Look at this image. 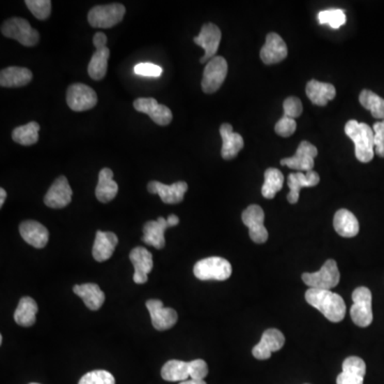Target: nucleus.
<instances>
[{"label": "nucleus", "mask_w": 384, "mask_h": 384, "mask_svg": "<svg viewBox=\"0 0 384 384\" xmlns=\"http://www.w3.org/2000/svg\"><path fill=\"white\" fill-rule=\"evenodd\" d=\"M3 335H0V344H3Z\"/></svg>", "instance_id": "48"}, {"label": "nucleus", "mask_w": 384, "mask_h": 384, "mask_svg": "<svg viewBox=\"0 0 384 384\" xmlns=\"http://www.w3.org/2000/svg\"><path fill=\"white\" fill-rule=\"evenodd\" d=\"M345 133L355 143V157L361 163L373 161L375 155V135L373 128L367 123L350 120L346 123Z\"/></svg>", "instance_id": "2"}, {"label": "nucleus", "mask_w": 384, "mask_h": 384, "mask_svg": "<svg viewBox=\"0 0 384 384\" xmlns=\"http://www.w3.org/2000/svg\"><path fill=\"white\" fill-rule=\"evenodd\" d=\"M221 36V30L219 29V27L215 24L208 23L203 25L199 36L193 38V42L205 50V54L200 59L201 64H206L215 58L216 54L219 50Z\"/></svg>", "instance_id": "12"}, {"label": "nucleus", "mask_w": 384, "mask_h": 384, "mask_svg": "<svg viewBox=\"0 0 384 384\" xmlns=\"http://www.w3.org/2000/svg\"><path fill=\"white\" fill-rule=\"evenodd\" d=\"M1 34L6 38L15 40L26 47L36 46L40 41L38 30L30 26L29 22L21 17H12L3 22L1 25Z\"/></svg>", "instance_id": "3"}, {"label": "nucleus", "mask_w": 384, "mask_h": 384, "mask_svg": "<svg viewBox=\"0 0 384 384\" xmlns=\"http://www.w3.org/2000/svg\"><path fill=\"white\" fill-rule=\"evenodd\" d=\"M20 234L30 246L42 249L47 244L50 233L47 228L34 220H27L20 224Z\"/></svg>", "instance_id": "23"}, {"label": "nucleus", "mask_w": 384, "mask_h": 384, "mask_svg": "<svg viewBox=\"0 0 384 384\" xmlns=\"http://www.w3.org/2000/svg\"><path fill=\"white\" fill-rule=\"evenodd\" d=\"M169 228H171V226L168 220L163 217H159L156 221L147 222L143 226V242L158 250L165 248V232Z\"/></svg>", "instance_id": "26"}, {"label": "nucleus", "mask_w": 384, "mask_h": 384, "mask_svg": "<svg viewBox=\"0 0 384 384\" xmlns=\"http://www.w3.org/2000/svg\"><path fill=\"white\" fill-rule=\"evenodd\" d=\"M25 3L32 15L40 21H45L52 13L50 0H26Z\"/></svg>", "instance_id": "38"}, {"label": "nucleus", "mask_w": 384, "mask_h": 384, "mask_svg": "<svg viewBox=\"0 0 384 384\" xmlns=\"http://www.w3.org/2000/svg\"><path fill=\"white\" fill-rule=\"evenodd\" d=\"M320 177L314 170L309 172H297L292 173L288 177L287 185L290 187V193L287 195V200L290 204H296L300 197V190L302 188L315 187L318 185Z\"/></svg>", "instance_id": "21"}, {"label": "nucleus", "mask_w": 384, "mask_h": 384, "mask_svg": "<svg viewBox=\"0 0 384 384\" xmlns=\"http://www.w3.org/2000/svg\"><path fill=\"white\" fill-rule=\"evenodd\" d=\"M179 384H207L204 380H186V381L181 382Z\"/></svg>", "instance_id": "47"}, {"label": "nucleus", "mask_w": 384, "mask_h": 384, "mask_svg": "<svg viewBox=\"0 0 384 384\" xmlns=\"http://www.w3.org/2000/svg\"><path fill=\"white\" fill-rule=\"evenodd\" d=\"M78 384H115V379L109 371H93L86 374Z\"/></svg>", "instance_id": "39"}, {"label": "nucleus", "mask_w": 384, "mask_h": 384, "mask_svg": "<svg viewBox=\"0 0 384 384\" xmlns=\"http://www.w3.org/2000/svg\"><path fill=\"white\" fill-rule=\"evenodd\" d=\"M133 72L137 75L147 77H159L163 74V68L157 64H139L133 68Z\"/></svg>", "instance_id": "44"}, {"label": "nucleus", "mask_w": 384, "mask_h": 384, "mask_svg": "<svg viewBox=\"0 0 384 384\" xmlns=\"http://www.w3.org/2000/svg\"><path fill=\"white\" fill-rule=\"evenodd\" d=\"M118 236L112 232H102L98 230L93 244V258L96 262H106L112 256L115 248L118 246Z\"/></svg>", "instance_id": "25"}, {"label": "nucleus", "mask_w": 384, "mask_h": 384, "mask_svg": "<svg viewBox=\"0 0 384 384\" xmlns=\"http://www.w3.org/2000/svg\"><path fill=\"white\" fill-rule=\"evenodd\" d=\"M360 103L364 108L371 111L375 119L384 121V100L369 90H363L360 94Z\"/></svg>", "instance_id": "36"}, {"label": "nucleus", "mask_w": 384, "mask_h": 384, "mask_svg": "<svg viewBox=\"0 0 384 384\" xmlns=\"http://www.w3.org/2000/svg\"><path fill=\"white\" fill-rule=\"evenodd\" d=\"M318 21L321 25H328L333 29H339L346 24L345 11L341 9L325 10L319 12Z\"/></svg>", "instance_id": "37"}, {"label": "nucleus", "mask_w": 384, "mask_h": 384, "mask_svg": "<svg viewBox=\"0 0 384 384\" xmlns=\"http://www.w3.org/2000/svg\"><path fill=\"white\" fill-rule=\"evenodd\" d=\"M367 364L361 357H349L343 362V371L337 376V384H363Z\"/></svg>", "instance_id": "22"}, {"label": "nucleus", "mask_w": 384, "mask_h": 384, "mask_svg": "<svg viewBox=\"0 0 384 384\" xmlns=\"http://www.w3.org/2000/svg\"><path fill=\"white\" fill-rule=\"evenodd\" d=\"M228 62L223 57L216 56L206 64L202 78V90L206 94H213L219 90L228 75Z\"/></svg>", "instance_id": "9"}, {"label": "nucleus", "mask_w": 384, "mask_h": 384, "mask_svg": "<svg viewBox=\"0 0 384 384\" xmlns=\"http://www.w3.org/2000/svg\"><path fill=\"white\" fill-rule=\"evenodd\" d=\"M274 129H276V133H278L279 136L284 137V138H287V137H290L292 136L293 133L296 131V120H294V119L285 118V117H283L282 119H280V120L278 121V123H276Z\"/></svg>", "instance_id": "41"}, {"label": "nucleus", "mask_w": 384, "mask_h": 384, "mask_svg": "<svg viewBox=\"0 0 384 384\" xmlns=\"http://www.w3.org/2000/svg\"><path fill=\"white\" fill-rule=\"evenodd\" d=\"M374 135H375V153L378 156L384 157V121L374 124Z\"/></svg>", "instance_id": "43"}, {"label": "nucleus", "mask_w": 384, "mask_h": 384, "mask_svg": "<svg viewBox=\"0 0 384 384\" xmlns=\"http://www.w3.org/2000/svg\"><path fill=\"white\" fill-rule=\"evenodd\" d=\"M318 154V149L309 141H302L297 149L294 156L281 161V165L299 172L312 171L314 168V158Z\"/></svg>", "instance_id": "14"}, {"label": "nucleus", "mask_w": 384, "mask_h": 384, "mask_svg": "<svg viewBox=\"0 0 384 384\" xmlns=\"http://www.w3.org/2000/svg\"><path fill=\"white\" fill-rule=\"evenodd\" d=\"M147 190L152 195H158L165 204L181 203L188 190L186 182H177L172 185H165L161 182L152 181L147 184Z\"/></svg>", "instance_id": "17"}, {"label": "nucleus", "mask_w": 384, "mask_h": 384, "mask_svg": "<svg viewBox=\"0 0 384 384\" xmlns=\"http://www.w3.org/2000/svg\"><path fill=\"white\" fill-rule=\"evenodd\" d=\"M30 384H38V383H30Z\"/></svg>", "instance_id": "49"}, {"label": "nucleus", "mask_w": 384, "mask_h": 384, "mask_svg": "<svg viewBox=\"0 0 384 384\" xmlns=\"http://www.w3.org/2000/svg\"><path fill=\"white\" fill-rule=\"evenodd\" d=\"M133 107L139 112L149 115L154 122L161 126H168L173 119L172 111L165 105L158 104L153 98H138L133 102Z\"/></svg>", "instance_id": "15"}, {"label": "nucleus", "mask_w": 384, "mask_h": 384, "mask_svg": "<svg viewBox=\"0 0 384 384\" xmlns=\"http://www.w3.org/2000/svg\"><path fill=\"white\" fill-rule=\"evenodd\" d=\"M341 280L339 267L334 260H328L325 263L320 270L313 274H302V281L310 286L311 288L316 290H331L339 285Z\"/></svg>", "instance_id": "6"}, {"label": "nucleus", "mask_w": 384, "mask_h": 384, "mask_svg": "<svg viewBox=\"0 0 384 384\" xmlns=\"http://www.w3.org/2000/svg\"><path fill=\"white\" fill-rule=\"evenodd\" d=\"M73 190L66 177H59L50 186L44 197V203L48 207L60 209L72 201Z\"/></svg>", "instance_id": "16"}, {"label": "nucleus", "mask_w": 384, "mask_h": 384, "mask_svg": "<svg viewBox=\"0 0 384 384\" xmlns=\"http://www.w3.org/2000/svg\"><path fill=\"white\" fill-rule=\"evenodd\" d=\"M190 378L193 380H204L208 375V367L204 360L198 359L189 362Z\"/></svg>", "instance_id": "42"}, {"label": "nucleus", "mask_w": 384, "mask_h": 384, "mask_svg": "<svg viewBox=\"0 0 384 384\" xmlns=\"http://www.w3.org/2000/svg\"><path fill=\"white\" fill-rule=\"evenodd\" d=\"M283 109H284L285 118L296 120L297 118H299L302 115V103H301V101L298 98L290 96V98H286L284 101Z\"/></svg>", "instance_id": "40"}, {"label": "nucleus", "mask_w": 384, "mask_h": 384, "mask_svg": "<svg viewBox=\"0 0 384 384\" xmlns=\"http://www.w3.org/2000/svg\"><path fill=\"white\" fill-rule=\"evenodd\" d=\"M193 274L201 281H226L232 274V265L219 256L204 258L195 265Z\"/></svg>", "instance_id": "4"}, {"label": "nucleus", "mask_w": 384, "mask_h": 384, "mask_svg": "<svg viewBox=\"0 0 384 384\" xmlns=\"http://www.w3.org/2000/svg\"><path fill=\"white\" fill-rule=\"evenodd\" d=\"M284 184V175L276 168H269L265 171V182L262 188L263 197L274 199L276 193L282 189Z\"/></svg>", "instance_id": "34"}, {"label": "nucleus", "mask_w": 384, "mask_h": 384, "mask_svg": "<svg viewBox=\"0 0 384 384\" xmlns=\"http://www.w3.org/2000/svg\"><path fill=\"white\" fill-rule=\"evenodd\" d=\"M285 344V337L281 331L276 329H268L265 331L260 343L254 346L253 357L258 360H267L272 357V353L282 349Z\"/></svg>", "instance_id": "18"}, {"label": "nucleus", "mask_w": 384, "mask_h": 384, "mask_svg": "<svg viewBox=\"0 0 384 384\" xmlns=\"http://www.w3.org/2000/svg\"><path fill=\"white\" fill-rule=\"evenodd\" d=\"M124 6L121 3H111V5L96 6L92 8L88 13V21L92 27L107 29L113 27L122 22L124 17Z\"/></svg>", "instance_id": "5"}, {"label": "nucleus", "mask_w": 384, "mask_h": 384, "mask_svg": "<svg viewBox=\"0 0 384 384\" xmlns=\"http://www.w3.org/2000/svg\"><path fill=\"white\" fill-rule=\"evenodd\" d=\"M38 307L36 301L30 297H24L20 300L15 313L14 320L22 327H31L36 323V313Z\"/></svg>", "instance_id": "32"}, {"label": "nucleus", "mask_w": 384, "mask_h": 384, "mask_svg": "<svg viewBox=\"0 0 384 384\" xmlns=\"http://www.w3.org/2000/svg\"><path fill=\"white\" fill-rule=\"evenodd\" d=\"M118 184L113 181V172L109 168L101 170L95 195L102 203H109L118 195Z\"/></svg>", "instance_id": "29"}, {"label": "nucleus", "mask_w": 384, "mask_h": 384, "mask_svg": "<svg viewBox=\"0 0 384 384\" xmlns=\"http://www.w3.org/2000/svg\"><path fill=\"white\" fill-rule=\"evenodd\" d=\"M305 92L311 102L317 106H325L337 95V90L333 84L317 82L315 80L307 82Z\"/></svg>", "instance_id": "30"}, {"label": "nucleus", "mask_w": 384, "mask_h": 384, "mask_svg": "<svg viewBox=\"0 0 384 384\" xmlns=\"http://www.w3.org/2000/svg\"><path fill=\"white\" fill-rule=\"evenodd\" d=\"M222 138L221 156L224 161L235 158L244 147V138L239 133H234L233 127L228 123H224L220 127Z\"/></svg>", "instance_id": "24"}, {"label": "nucleus", "mask_w": 384, "mask_h": 384, "mask_svg": "<svg viewBox=\"0 0 384 384\" xmlns=\"http://www.w3.org/2000/svg\"><path fill=\"white\" fill-rule=\"evenodd\" d=\"M40 125L36 122H30L23 126H18L12 131V139L18 145H32L38 141Z\"/></svg>", "instance_id": "35"}, {"label": "nucleus", "mask_w": 384, "mask_h": 384, "mask_svg": "<svg viewBox=\"0 0 384 384\" xmlns=\"http://www.w3.org/2000/svg\"><path fill=\"white\" fill-rule=\"evenodd\" d=\"M161 377L165 381H186L190 377L189 362L171 360L163 365Z\"/></svg>", "instance_id": "33"}, {"label": "nucleus", "mask_w": 384, "mask_h": 384, "mask_svg": "<svg viewBox=\"0 0 384 384\" xmlns=\"http://www.w3.org/2000/svg\"><path fill=\"white\" fill-rule=\"evenodd\" d=\"M371 290L367 287H357L353 293V304L350 309V316L353 323L361 328H367L373 323Z\"/></svg>", "instance_id": "7"}, {"label": "nucleus", "mask_w": 384, "mask_h": 384, "mask_svg": "<svg viewBox=\"0 0 384 384\" xmlns=\"http://www.w3.org/2000/svg\"><path fill=\"white\" fill-rule=\"evenodd\" d=\"M73 292L84 300L89 310H100L105 302V294L98 284L87 283V284L75 285Z\"/></svg>", "instance_id": "27"}, {"label": "nucleus", "mask_w": 384, "mask_h": 384, "mask_svg": "<svg viewBox=\"0 0 384 384\" xmlns=\"http://www.w3.org/2000/svg\"><path fill=\"white\" fill-rule=\"evenodd\" d=\"M147 307L151 315L152 325L156 330H169L177 325V311L171 307H163V301L158 299H151L147 301Z\"/></svg>", "instance_id": "13"}, {"label": "nucleus", "mask_w": 384, "mask_h": 384, "mask_svg": "<svg viewBox=\"0 0 384 384\" xmlns=\"http://www.w3.org/2000/svg\"><path fill=\"white\" fill-rule=\"evenodd\" d=\"M7 199V191L3 188H0V207H3Z\"/></svg>", "instance_id": "46"}, {"label": "nucleus", "mask_w": 384, "mask_h": 384, "mask_svg": "<svg viewBox=\"0 0 384 384\" xmlns=\"http://www.w3.org/2000/svg\"><path fill=\"white\" fill-rule=\"evenodd\" d=\"M167 220L168 222H169L170 226H171V228H173V226H177V224L179 223V219L177 215H170Z\"/></svg>", "instance_id": "45"}, {"label": "nucleus", "mask_w": 384, "mask_h": 384, "mask_svg": "<svg viewBox=\"0 0 384 384\" xmlns=\"http://www.w3.org/2000/svg\"><path fill=\"white\" fill-rule=\"evenodd\" d=\"M93 44L95 46V52L91 58L88 66L89 76L93 80H102L106 76L108 70V60L110 57V50L107 47V36L104 32H96L93 38Z\"/></svg>", "instance_id": "8"}, {"label": "nucleus", "mask_w": 384, "mask_h": 384, "mask_svg": "<svg viewBox=\"0 0 384 384\" xmlns=\"http://www.w3.org/2000/svg\"><path fill=\"white\" fill-rule=\"evenodd\" d=\"M335 230L341 237H355L359 234L360 226L357 217L347 209L337 210L333 220Z\"/></svg>", "instance_id": "31"}, {"label": "nucleus", "mask_w": 384, "mask_h": 384, "mask_svg": "<svg viewBox=\"0 0 384 384\" xmlns=\"http://www.w3.org/2000/svg\"><path fill=\"white\" fill-rule=\"evenodd\" d=\"M32 72L26 68L9 66L0 72V86L3 88H20L30 84Z\"/></svg>", "instance_id": "28"}, {"label": "nucleus", "mask_w": 384, "mask_h": 384, "mask_svg": "<svg viewBox=\"0 0 384 384\" xmlns=\"http://www.w3.org/2000/svg\"><path fill=\"white\" fill-rule=\"evenodd\" d=\"M288 54L284 40L278 34H267L266 42L260 50V59L265 64H276L283 61Z\"/></svg>", "instance_id": "19"}, {"label": "nucleus", "mask_w": 384, "mask_h": 384, "mask_svg": "<svg viewBox=\"0 0 384 384\" xmlns=\"http://www.w3.org/2000/svg\"><path fill=\"white\" fill-rule=\"evenodd\" d=\"M129 260L135 267L133 282L137 284L147 283V276L153 269V256L151 252L143 246H137L129 253Z\"/></svg>", "instance_id": "20"}, {"label": "nucleus", "mask_w": 384, "mask_h": 384, "mask_svg": "<svg viewBox=\"0 0 384 384\" xmlns=\"http://www.w3.org/2000/svg\"><path fill=\"white\" fill-rule=\"evenodd\" d=\"M66 103L73 111L90 110L98 104V95L90 87L84 84H74L68 87Z\"/></svg>", "instance_id": "10"}, {"label": "nucleus", "mask_w": 384, "mask_h": 384, "mask_svg": "<svg viewBox=\"0 0 384 384\" xmlns=\"http://www.w3.org/2000/svg\"><path fill=\"white\" fill-rule=\"evenodd\" d=\"M244 226H248L249 235L256 244H265L268 239V230L265 228L264 210L260 206L250 205L244 210L242 216Z\"/></svg>", "instance_id": "11"}, {"label": "nucleus", "mask_w": 384, "mask_h": 384, "mask_svg": "<svg viewBox=\"0 0 384 384\" xmlns=\"http://www.w3.org/2000/svg\"><path fill=\"white\" fill-rule=\"evenodd\" d=\"M305 300L332 323H339L345 318V301L331 290L310 288L305 293Z\"/></svg>", "instance_id": "1"}]
</instances>
